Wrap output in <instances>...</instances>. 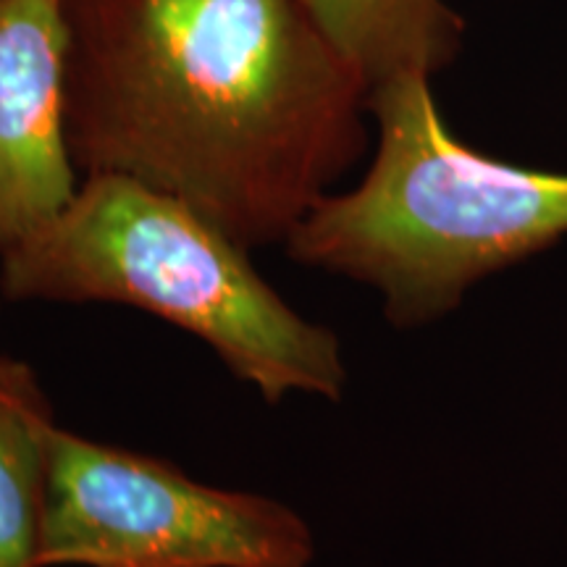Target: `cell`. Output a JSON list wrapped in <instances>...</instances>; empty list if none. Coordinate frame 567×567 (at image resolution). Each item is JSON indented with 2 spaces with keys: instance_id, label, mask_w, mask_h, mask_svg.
Returning <instances> with one entry per match:
<instances>
[{
  "instance_id": "8992f818",
  "label": "cell",
  "mask_w": 567,
  "mask_h": 567,
  "mask_svg": "<svg viewBox=\"0 0 567 567\" xmlns=\"http://www.w3.org/2000/svg\"><path fill=\"white\" fill-rule=\"evenodd\" d=\"M368 90L400 74H429L457 55L463 19L446 0H302Z\"/></svg>"
},
{
  "instance_id": "5b68a950",
  "label": "cell",
  "mask_w": 567,
  "mask_h": 567,
  "mask_svg": "<svg viewBox=\"0 0 567 567\" xmlns=\"http://www.w3.org/2000/svg\"><path fill=\"white\" fill-rule=\"evenodd\" d=\"M66 95V0H0V252L51 221L80 187Z\"/></svg>"
},
{
  "instance_id": "3957f363",
  "label": "cell",
  "mask_w": 567,
  "mask_h": 567,
  "mask_svg": "<svg viewBox=\"0 0 567 567\" xmlns=\"http://www.w3.org/2000/svg\"><path fill=\"white\" fill-rule=\"evenodd\" d=\"M9 300L116 302L195 334L266 402L339 400L334 331L302 318L250 250L187 203L116 174H87L48 224L0 252Z\"/></svg>"
},
{
  "instance_id": "277c9868",
  "label": "cell",
  "mask_w": 567,
  "mask_h": 567,
  "mask_svg": "<svg viewBox=\"0 0 567 567\" xmlns=\"http://www.w3.org/2000/svg\"><path fill=\"white\" fill-rule=\"evenodd\" d=\"M313 557V530L271 496L53 429L40 567H310Z\"/></svg>"
},
{
  "instance_id": "6da1fadb",
  "label": "cell",
  "mask_w": 567,
  "mask_h": 567,
  "mask_svg": "<svg viewBox=\"0 0 567 567\" xmlns=\"http://www.w3.org/2000/svg\"><path fill=\"white\" fill-rule=\"evenodd\" d=\"M69 147L247 250L287 243L363 153L368 84L302 0H66Z\"/></svg>"
},
{
  "instance_id": "52a82bcc",
  "label": "cell",
  "mask_w": 567,
  "mask_h": 567,
  "mask_svg": "<svg viewBox=\"0 0 567 567\" xmlns=\"http://www.w3.org/2000/svg\"><path fill=\"white\" fill-rule=\"evenodd\" d=\"M53 429L34 368L0 354V567H40Z\"/></svg>"
},
{
  "instance_id": "7a4b0ae2",
  "label": "cell",
  "mask_w": 567,
  "mask_h": 567,
  "mask_svg": "<svg viewBox=\"0 0 567 567\" xmlns=\"http://www.w3.org/2000/svg\"><path fill=\"white\" fill-rule=\"evenodd\" d=\"M379 147L350 193H329L289 234V258L371 284L394 326L450 313L465 289L567 234V174L494 161L460 142L429 74L375 84Z\"/></svg>"
}]
</instances>
